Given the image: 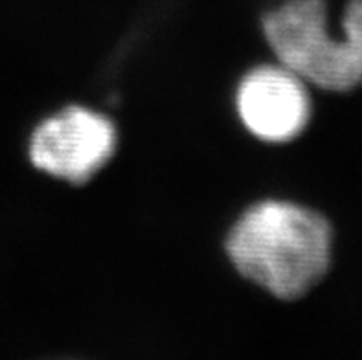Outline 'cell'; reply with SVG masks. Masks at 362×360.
Segmentation results:
<instances>
[{
    "mask_svg": "<svg viewBox=\"0 0 362 360\" xmlns=\"http://www.w3.org/2000/svg\"><path fill=\"white\" fill-rule=\"evenodd\" d=\"M226 250L245 278L281 300H296L326 276L333 230L317 211L267 201L234 224Z\"/></svg>",
    "mask_w": 362,
    "mask_h": 360,
    "instance_id": "obj_1",
    "label": "cell"
},
{
    "mask_svg": "<svg viewBox=\"0 0 362 360\" xmlns=\"http://www.w3.org/2000/svg\"><path fill=\"white\" fill-rule=\"evenodd\" d=\"M267 41L280 63L296 76L331 92L362 85V0H351L342 35L327 32L324 0H289L263 21Z\"/></svg>",
    "mask_w": 362,
    "mask_h": 360,
    "instance_id": "obj_2",
    "label": "cell"
},
{
    "mask_svg": "<svg viewBox=\"0 0 362 360\" xmlns=\"http://www.w3.org/2000/svg\"><path fill=\"white\" fill-rule=\"evenodd\" d=\"M116 147L110 120L94 110L70 107L35 129L30 158L37 169L83 184L98 173Z\"/></svg>",
    "mask_w": 362,
    "mask_h": 360,
    "instance_id": "obj_3",
    "label": "cell"
},
{
    "mask_svg": "<svg viewBox=\"0 0 362 360\" xmlns=\"http://www.w3.org/2000/svg\"><path fill=\"white\" fill-rule=\"evenodd\" d=\"M238 110L254 137L287 141L305 129L311 103L303 79L281 64L248 74L239 85Z\"/></svg>",
    "mask_w": 362,
    "mask_h": 360,
    "instance_id": "obj_4",
    "label": "cell"
}]
</instances>
